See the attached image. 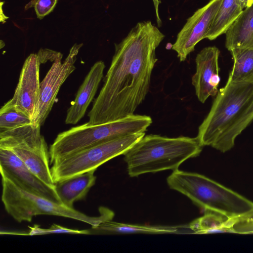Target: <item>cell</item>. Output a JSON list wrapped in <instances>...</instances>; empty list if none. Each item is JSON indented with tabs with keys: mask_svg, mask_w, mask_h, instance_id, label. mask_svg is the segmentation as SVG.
Segmentation results:
<instances>
[{
	"mask_svg": "<svg viewBox=\"0 0 253 253\" xmlns=\"http://www.w3.org/2000/svg\"><path fill=\"white\" fill-rule=\"evenodd\" d=\"M165 36L150 21L139 22L119 43L104 84L88 113L100 124L134 114L149 91L158 59L156 49Z\"/></svg>",
	"mask_w": 253,
	"mask_h": 253,
	"instance_id": "1",
	"label": "cell"
},
{
	"mask_svg": "<svg viewBox=\"0 0 253 253\" xmlns=\"http://www.w3.org/2000/svg\"><path fill=\"white\" fill-rule=\"evenodd\" d=\"M203 146L197 137L144 135L124 154L128 175L175 170L186 160L199 155Z\"/></svg>",
	"mask_w": 253,
	"mask_h": 253,
	"instance_id": "2",
	"label": "cell"
},
{
	"mask_svg": "<svg viewBox=\"0 0 253 253\" xmlns=\"http://www.w3.org/2000/svg\"><path fill=\"white\" fill-rule=\"evenodd\" d=\"M169 187L187 197L206 212L228 218L240 217L253 209V202L245 197L198 173L173 170L167 179Z\"/></svg>",
	"mask_w": 253,
	"mask_h": 253,
	"instance_id": "3",
	"label": "cell"
},
{
	"mask_svg": "<svg viewBox=\"0 0 253 253\" xmlns=\"http://www.w3.org/2000/svg\"><path fill=\"white\" fill-rule=\"evenodd\" d=\"M152 123L147 115H135L100 124L89 122L59 133L50 146V163L92 145L134 133L145 132Z\"/></svg>",
	"mask_w": 253,
	"mask_h": 253,
	"instance_id": "4",
	"label": "cell"
},
{
	"mask_svg": "<svg viewBox=\"0 0 253 253\" xmlns=\"http://www.w3.org/2000/svg\"><path fill=\"white\" fill-rule=\"evenodd\" d=\"M1 175V201L6 212L18 222H31L38 215H50L72 218L95 227L112 220L114 212L103 207L99 208V215L90 216L61 203L26 191L4 175Z\"/></svg>",
	"mask_w": 253,
	"mask_h": 253,
	"instance_id": "5",
	"label": "cell"
},
{
	"mask_svg": "<svg viewBox=\"0 0 253 253\" xmlns=\"http://www.w3.org/2000/svg\"><path fill=\"white\" fill-rule=\"evenodd\" d=\"M253 93V82L227 80L199 127L196 137L203 147L214 145L244 108Z\"/></svg>",
	"mask_w": 253,
	"mask_h": 253,
	"instance_id": "6",
	"label": "cell"
},
{
	"mask_svg": "<svg viewBox=\"0 0 253 253\" xmlns=\"http://www.w3.org/2000/svg\"><path fill=\"white\" fill-rule=\"evenodd\" d=\"M41 126L31 123L0 131V148L13 152L39 178L55 189L49 152Z\"/></svg>",
	"mask_w": 253,
	"mask_h": 253,
	"instance_id": "7",
	"label": "cell"
},
{
	"mask_svg": "<svg viewBox=\"0 0 253 253\" xmlns=\"http://www.w3.org/2000/svg\"><path fill=\"white\" fill-rule=\"evenodd\" d=\"M145 135V132L136 133L104 141L54 161L50 168L54 183L96 169L109 160L124 155Z\"/></svg>",
	"mask_w": 253,
	"mask_h": 253,
	"instance_id": "8",
	"label": "cell"
},
{
	"mask_svg": "<svg viewBox=\"0 0 253 253\" xmlns=\"http://www.w3.org/2000/svg\"><path fill=\"white\" fill-rule=\"evenodd\" d=\"M83 43H75L68 56L62 62V55L53 61L41 82L40 93L36 112L32 123L42 126L45 122L55 102L58 91L66 79L75 71L77 56Z\"/></svg>",
	"mask_w": 253,
	"mask_h": 253,
	"instance_id": "9",
	"label": "cell"
},
{
	"mask_svg": "<svg viewBox=\"0 0 253 253\" xmlns=\"http://www.w3.org/2000/svg\"><path fill=\"white\" fill-rule=\"evenodd\" d=\"M222 0H211L187 19L178 33L175 42L171 45V49L176 52L180 62L184 61L194 50L196 45L205 39Z\"/></svg>",
	"mask_w": 253,
	"mask_h": 253,
	"instance_id": "10",
	"label": "cell"
},
{
	"mask_svg": "<svg viewBox=\"0 0 253 253\" xmlns=\"http://www.w3.org/2000/svg\"><path fill=\"white\" fill-rule=\"evenodd\" d=\"M41 63L38 54L31 53L27 57L13 97L6 102L29 117L32 121L34 118L40 97Z\"/></svg>",
	"mask_w": 253,
	"mask_h": 253,
	"instance_id": "11",
	"label": "cell"
},
{
	"mask_svg": "<svg viewBox=\"0 0 253 253\" xmlns=\"http://www.w3.org/2000/svg\"><path fill=\"white\" fill-rule=\"evenodd\" d=\"M0 170L1 174L7 177L24 190L62 203L55 189L43 182L8 149L0 148Z\"/></svg>",
	"mask_w": 253,
	"mask_h": 253,
	"instance_id": "12",
	"label": "cell"
},
{
	"mask_svg": "<svg viewBox=\"0 0 253 253\" xmlns=\"http://www.w3.org/2000/svg\"><path fill=\"white\" fill-rule=\"evenodd\" d=\"M219 54L216 46H208L196 57V72L192 77V84L198 100L202 103L210 96H216L218 91Z\"/></svg>",
	"mask_w": 253,
	"mask_h": 253,
	"instance_id": "13",
	"label": "cell"
},
{
	"mask_svg": "<svg viewBox=\"0 0 253 253\" xmlns=\"http://www.w3.org/2000/svg\"><path fill=\"white\" fill-rule=\"evenodd\" d=\"M105 68V63L102 61H97L92 66L67 110L66 124L76 125L84 117L96 93L103 77Z\"/></svg>",
	"mask_w": 253,
	"mask_h": 253,
	"instance_id": "14",
	"label": "cell"
},
{
	"mask_svg": "<svg viewBox=\"0 0 253 253\" xmlns=\"http://www.w3.org/2000/svg\"><path fill=\"white\" fill-rule=\"evenodd\" d=\"M92 169L55 183V190L61 202L73 208L75 202L84 199L95 184L96 177Z\"/></svg>",
	"mask_w": 253,
	"mask_h": 253,
	"instance_id": "15",
	"label": "cell"
},
{
	"mask_svg": "<svg viewBox=\"0 0 253 253\" xmlns=\"http://www.w3.org/2000/svg\"><path fill=\"white\" fill-rule=\"evenodd\" d=\"M225 34V46L229 51L236 48L253 49V5L243 10Z\"/></svg>",
	"mask_w": 253,
	"mask_h": 253,
	"instance_id": "16",
	"label": "cell"
},
{
	"mask_svg": "<svg viewBox=\"0 0 253 253\" xmlns=\"http://www.w3.org/2000/svg\"><path fill=\"white\" fill-rule=\"evenodd\" d=\"M176 226H150L120 223L112 220L104 222L95 227H91V234H167L178 232Z\"/></svg>",
	"mask_w": 253,
	"mask_h": 253,
	"instance_id": "17",
	"label": "cell"
},
{
	"mask_svg": "<svg viewBox=\"0 0 253 253\" xmlns=\"http://www.w3.org/2000/svg\"><path fill=\"white\" fill-rule=\"evenodd\" d=\"M243 10L237 0H223L205 35V39L212 41L225 34Z\"/></svg>",
	"mask_w": 253,
	"mask_h": 253,
	"instance_id": "18",
	"label": "cell"
},
{
	"mask_svg": "<svg viewBox=\"0 0 253 253\" xmlns=\"http://www.w3.org/2000/svg\"><path fill=\"white\" fill-rule=\"evenodd\" d=\"M253 121V93L246 105L232 125L212 147L223 153L234 145L236 138Z\"/></svg>",
	"mask_w": 253,
	"mask_h": 253,
	"instance_id": "19",
	"label": "cell"
},
{
	"mask_svg": "<svg viewBox=\"0 0 253 253\" xmlns=\"http://www.w3.org/2000/svg\"><path fill=\"white\" fill-rule=\"evenodd\" d=\"M229 51L234 61L228 80L234 83L253 82V49L236 48Z\"/></svg>",
	"mask_w": 253,
	"mask_h": 253,
	"instance_id": "20",
	"label": "cell"
},
{
	"mask_svg": "<svg viewBox=\"0 0 253 253\" xmlns=\"http://www.w3.org/2000/svg\"><path fill=\"white\" fill-rule=\"evenodd\" d=\"M231 220L221 214L206 211L203 216L190 222L188 228L195 234L233 233Z\"/></svg>",
	"mask_w": 253,
	"mask_h": 253,
	"instance_id": "21",
	"label": "cell"
},
{
	"mask_svg": "<svg viewBox=\"0 0 253 253\" xmlns=\"http://www.w3.org/2000/svg\"><path fill=\"white\" fill-rule=\"evenodd\" d=\"M32 123V119L5 103L0 110V131Z\"/></svg>",
	"mask_w": 253,
	"mask_h": 253,
	"instance_id": "22",
	"label": "cell"
},
{
	"mask_svg": "<svg viewBox=\"0 0 253 253\" xmlns=\"http://www.w3.org/2000/svg\"><path fill=\"white\" fill-rule=\"evenodd\" d=\"M29 231L25 232H6V234L19 235L27 236L42 235L50 234H90V230H78L66 228L56 224H52L48 228H42L39 225L35 224L34 226H28Z\"/></svg>",
	"mask_w": 253,
	"mask_h": 253,
	"instance_id": "23",
	"label": "cell"
},
{
	"mask_svg": "<svg viewBox=\"0 0 253 253\" xmlns=\"http://www.w3.org/2000/svg\"><path fill=\"white\" fill-rule=\"evenodd\" d=\"M58 0H33L32 6L34 7L37 17L42 19L54 8Z\"/></svg>",
	"mask_w": 253,
	"mask_h": 253,
	"instance_id": "24",
	"label": "cell"
},
{
	"mask_svg": "<svg viewBox=\"0 0 253 253\" xmlns=\"http://www.w3.org/2000/svg\"><path fill=\"white\" fill-rule=\"evenodd\" d=\"M152 1L153 2L154 6L155 9L157 25L159 27H160L162 25V21L159 15V5L161 3V2L160 0H152Z\"/></svg>",
	"mask_w": 253,
	"mask_h": 253,
	"instance_id": "25",
	"label": "cell"
},
{
	"mask_svg": "<svg viewBox=\"0 0 253 253\" xmlns=\"http://www.w3.org/2000/svg\"><path fill=\"white\" fill-rule=\"evenodd\" d=\"M237 1L243 9L253 5V0H237Z\"/></svg>",
	"mask_w": 253,
	"mask_h": 253,
	"instance_id": "26",
	"label": "cell"
}]
</instances>
